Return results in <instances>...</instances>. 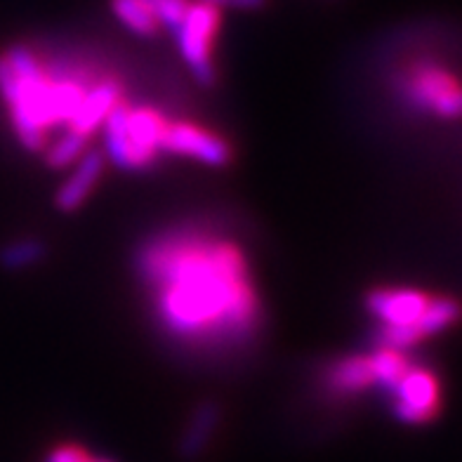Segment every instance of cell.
<instances>
[{
	"instance_id": "9",
	"label": "cell",
	"mask_w": 462,
	"mask_h": 462,
	"mask_svg": "<svg viewBox=\"0 0 462 462\" xmlns=\"http://www.w3.org/2000/svg\"><path fill=\"white\" fill-rule=\"evenodd\" d=\"M104 163H106L104 153L95 152V149L86 152L73 163L71 177L61 182L55 196V206L60 208L61 213H76L88 201L92 189L97 187V182L102 180Z\"/></svg>"
},
{
	"instance_id": "14",
	"label": "cell",
	"mask_w": 462,
	"mask_h": 462,
	"mask_svg": "<svg viewBox=\"0 0 462 462\" xmlns=\"http://www.w3.org/2000/svg\"><path fill=\"white\" fill-rule=\"evenodd\" d=\"M457 314H460V310H457V302L453 298H430L425 314L420 317L415 326H418L422 337L427 340V337L450 328L457 321Z\"/></svg>"
},
{
	"instance_id": "12",
	"label": "cell",
	"mask_w": 462,
	"mask_h": 462,
	"mask_svg": "<svg viewBox=\"0 0 462 462\" xmlns=\"http://www.w3.org/2000/svg\"><path fill=\"white\" fill-rule=\"evenodd\" d=\"M111 13L134 36L152 38L161 29L159 19L146 0H111Z\"/></svg>"
},
{
	"instance_id": "8",
	"label": "cell",
	"mask_w": 462,
	"mask_h": 462,
	"mask_svg": "<svg viewBox=\"0 0 462 462\" xmlns=\"http://www.w3.org/2000/svg\"><path fill=\"white\" fill-rule=\"evenodd\" d=\"M430 295L413 288H375L368 292L365 307L380 326H415L425 314Z\"/></svg>"
},
{
	"instance_id": "16",
	"label": "cell",
	"mask_w": 462,
	"mask_h": 462,
	"mask_svg": "<svg viewBox=\"0 0 462 462\" xmlns=\"http://www.w3.org/2000/svg\"><path fill=\"white\" fill-rule=\"evenodd\" d=\"M43 257V245L33 241V238H26V241H14V244L5 245L0 250V264L5 269H24L31 267L33 262H38Z\"/></svg>"
},
{
	"instance_id": "13",
	"label": "cell",
	"mask_w": 462,
	"mask_h": 462,
	"mask_svg": "<svg viewBox=\"0 0 462 462\" xmlns=\"http://www.w3.org/2000/svg\"><path fill=\"white\" fill-rule=\"evenodd\" d=\"M368 361H371L373 384H380V387L390 392L394 390L399 380L411 368V364L403 359V354L394 352V349H377L373 356H368Z\"/></svg>"
},
{
	"instance_id": "4",
	"label": "cell",
	"mask_w": 462,
	"mask_h": 462,
	"mask_svg": "<svg viewBox=\"0 0 462 462\" xmlns=\"http://www.w3.org/2000/svg\"><path fill=\"white\" fill-rule=\"evenodd\" d=\"M219 19L222 17L217 7L196 0V3H187L182 19L172 29L177 52L187 61L194 79L206 88L215 83L213 50L215 38L219 33Z\"/></svg>"
},
{
	"instance_id": "19",
	"label": "cell",
	"mask_w": 462,
	"mask_h": 462,
	"mask_svg": "<svg viewBox=\"0 0 462 462\" xmlns=\"http://www.w3.org/2000/svg\"><path fill=\"white\" fill-rule=\"evenodd\" d=\"M206 5H213L217 10H241V13H255V10H262L267 5V0H201Z\"/></svg>"
},
{
	"instance_id": "7",
	"label": "cell",
	"mask_w": 462,
	"mask_h": 462,
	"mask_svg": "<svg viewBox=\"0 0 462 462\" xmlns=\"http://www.w3.org/2000/svg\"><path fill=\"white\" fill-rule=\"evenodd\" d=\"M161 152L201 161V163L213 165V168H222L231 161V146L219 134L187 121H168Z\"/></svg>"
},
{
	"instance_id": "3",
	"label": "cell",
	"mask_w": 462,
	"mask_h": 462,
	"mask_svg": "<svg viewBox=\"0 0 462 462\" xmlns=\"http://www.w3.org/2000/svg\"><path fill=\"white\" fill-rule=\"evenodd\" d=\"M168 118L156 109L140 106L133 109L118 102L104 118V159L114 161L118 168L140 171L161 153Z\"/></svg>"
},
{
	"instance_id": "11",
	"label": "cell",
	"mask_w": 462,
	"mask_h": 462,
	"mask_svg": "<svg viewBox=\"0 0 462 462\" xmlns=\"http://www.w3.org/2000/svg\"><path fill=\"white\" fill-rule=\"evenodd\" d=\"M330 390L340 394H359L373 384L371 361L368 356H346L340 359L328 373Z\"/></svg>"
},
{
	"instance_id": "6",
	"label": "cell",
	"mask_w": 462,
	"mask_h": 462,
	"mask_svg": "<svg viewBox=\"0 0 462 462\" xmlns=\"http://www.w3.org/2000/svg\"><path fill=\"white\" fill-rule=\"evenodd\" d=\"M392 394H394V415L406 425H425L437 418L441 408L439 380L425 368L411 365Z\"/></svg>"
},
{
	"instance_id": "15",
	"label": "cell",
	"mask_w": 462,
	"mask_h": 462,
	"mask_svg": "<svg viewBox=\"0 0 462 462\" xmlns=\"http://www.w3.org/2000/svg\"><path fill=\"white\" fill-rule=\"evenodd\" d=\"M86 146L88 140H83L79 134L61 133L57 140H52L43 149L45 165H50L52 171H64V168L73 165L86 153Z\"/></svg>"
},
{
	"instance_id": "5",
	"label": "cell",
	"mask_w": 462,
	"mask_h": 462,
	"mask_svg": "<svg viewBox=\"0 0 462 462\" xmlns=\"http://www.w3.org/2000/svg\"><path fill=\"white\" fill-rule=\"evenodd\" d=\"M403 95L413 106L427 109L441 118H457L460 114V86L457 80L434 64H418L403 79Z\"/></svg>"
},
{
	"instance_id": "17",
	"label": "cell",
	"mask_w": 462,
	"mask_h": 462,
	"mask_svg": "<svg viewBox=\"0 0 462 462\" xmlns=\"http://www.w3.org/2000/svg\"><path fill=\"white\" fill-rule=\"evenodd\" d=\"M146 3L159 19V24L171 31L175 29L177 22L182 19L184 10H187V0H146Z\"/></svg>"
},
{
	"instance_id": "18",
	"label": "cell",
	"mask_w": 462,
	"mask_h": 462,
	"mask_svg": "<svg viewBox=\"0 0 462 462\" xmlns=\"http://www.w3.org/2000/svg\"><path fill=\"white\" fill-rule=\"evenodd\" d=\"M88 457H90V453L83 446L61 444L50 450L48 456H45V462H86Z\"/></svg>"
},
{
	"instance_id": "10",
	"label": "cell",
	"mask_w": 462,
	"mask_h": 462,
	"mask_svg": "<svg viewBox=\"0 0 462 462\" xmlns=\"http://www.w3.org/2000/svg\"><path fill=\"white\" fill-rule=\"evenodd\" d=\"M219 425V406L215 402H203L201 406L196 408L191 420H189L187 430L182 434V441H180V453L187 460H194L206 450V446L210 444L215 430Z\"/></svg>"
},
{
	"instance_id": "2",
	"label": "cell",
	"mask_w": 462,
	"mask_h": 462,
	"mask_svg": "<svg viewBox=\"0 0 462 462\" xmlns=\"http://www.w3.org/2000/svg\"><path fill=\"white\" fill-rule=\"evenodd\" d=\"M95 83L90 73L48 69L26 45L0 55V97L17 140L29 152H43L55 128H71Z\"/></svg>"
},
{
	"instance_id": "20",
	"label": "cell",
	"mask_w": 462,
	"mask_h": 462,
	"mask_svg": "<svg viewBox=\"0 0 462 462\" xmlns=\"http://www.w3.org/2000/svg\"><path fill=\"white\" fill-rule=\"evenodd\" d=\"M92 462H111V460H104V457H92Z\"/></svg>"
},
{
	"instance_id": "1",
	"label": "cell",
	"mask_w": 462,
	"mask_h": 462,
	"mask_svg": "<svg viewBox=\"0 0 462 462\" xmlns=\"http://www.w3.org/2000/svg\"><path fill=\"white\" fill-rule=\"evenodd\" d=\"M168 335L187 345H231L255 333L260 300L236 244L196 229L171 231L137 260Z\"/></svg>"
}]
</instances>
